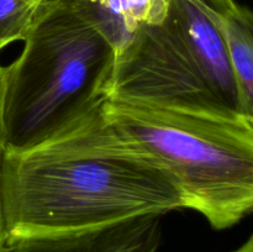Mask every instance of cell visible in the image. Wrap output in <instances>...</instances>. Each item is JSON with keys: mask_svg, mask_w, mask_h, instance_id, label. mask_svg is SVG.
Masks as SVG:
<instances>
[{"mask_svg": "<svg viewBox=\"0 0 253 252\" xmlns=\"http://www.w3.org/2000/svg\"><path fill=\"white\" fill-rule=\"evenodd\" d=\"M47 0H0V51L22 41Z\"/></svg>", "mask_w": 253, "mask_h": 252, "instance_id": "9c48e42d", "label": "cell"}, {"mask_svg": "<svg viewBox=\"0 0 253 252\" xmlns=\"http://www.w3.org/2000/svg\"><path fill=\"white\" fill-rule=\"evenodd\" d=\"M106 120L156 158L179 187L185 209L215 230L253 208V123L106 99Z\"/></svg>", "mask_w": 253, "mask_h": 252, "instance_id": "3957f363", "label": "cell"}, {"mask_svg": "<svg viewBox=\"0 0 253 252\" xmlns=\"http://www.w3.org/2000/svg\"><path fill=\"white\" fill-rule=\"evenodd\" d=\"M221 32L244 108L253 116V17L250 9L236 2L225 15Z\"/></svg>", "mask_w": 253, "mask_h": 252, "instance_id": "ba28073f", "label": "cell"}, {"mask_svg": "<svg viewBox=\"0 0 253 252\" xmlns=\"http://www.w3.org/2000/svg\"><path fill=\"white\" fill-rule=\"evenodd\" d=\"M161 219L148 215L78 234L20 240L4 252H160Z\"/></svg>", "mask_w": 253, "mask_h": 252, "instance_id": "8992f818", "label": "cell"}, {"mask_svg": "<svg viewBox=\"0 0 253 252\" xmlns=\"http://www.w3.org/2000/svg\"><path fill=\"white\" fill-rule=\"evenodd\" d=\"M2 195L7 245L185 209L168 170L101 108L41 145L5 152Z\"/></svg>", "mask_w": 253, "mask_h": 252, "instance_id": "6da1fadb", "label": "cell"}, {"mask_svg": "<svg viewBox=\"0 0 253 252\" xmlns=\"http://www.w3.org/2000/svg\"><path fill=\"white\" fill-rule=\"evenodd\" d=\"M235 0H169L166 19L187 44L198 67L220 100L237 118L246 113L226 51L221 25Z\"/></svg>", "mask_w": 253, "mask_h": 252, "instance_id": "5b68a950", "label": "cell"}, {"mask_svg": "<svg viewBox=\"0 0 253 252\" xmlns=\"http://www.w3.org/2000/svg\"><path fill=\"white\" fill-rule=\"evenodd\" d=\"M232 252H253V236H250L241 246Z\"/></svg>", "mask_w": 253, "mask_h": 252, "instance_id": "8fae6325", "label": "cell"}, {"mask_svg": "<svg viewBox=\"0 0 253 252\" xmlns=\"http://www.w3.org/2000/svg\"><path fill=\"white\" fill-rule=\"evenodd\" d=\"M1 88H2V66L0 64V252L7 246V235L4 219V166H5V145L2 136L1 124Z\"/></svg>", "mask_w": 253, "mask_h": 252, "instance_id": "30bf717a", "label": "cell"}, {"mask_svg": "<svg viewBox=\"0 0 253 252\" xmlns=\"http://www.w3.org/2000/svg\"><path fill=\"white\" fill-rule=\"evenodd\" d=\"M22 42L2 67L6 153L41 145L100 109L118 53L83 0H47Z\"/></svg>", "mask_w": 253, "mask_h": 252, "instance_id": "7a4b0ae2", "label": "cell"}, {"mask_svg": "<svg viewBox=\"0 0 253 252\" xmlns=\"http://www.w3.org/2000/svg\"><path fill=\"white\" fill-rule=\"evenodd\" d=\"M106 99L246 121L220 100L167 19L138 27L116 53Z\"/></svg>", "mask_w": 253, "mask_h": 252, "instance_id": "277c9868", "label": "cell"}, {"mask_svg": "<svg viewBox=\"0 0 253 252\" xmlns=\"http://www.w3.org/2000/svg\"><path fill=\"white\" fill-rule=\"evenodd\" d=\"M118 49L142 25H158L166 19L169 0H83Z\"/></svg>", "mask_w": 253, "mask_h": 252, "instance_id": "52a82bcc", "label": "cell"}]
</instances>
